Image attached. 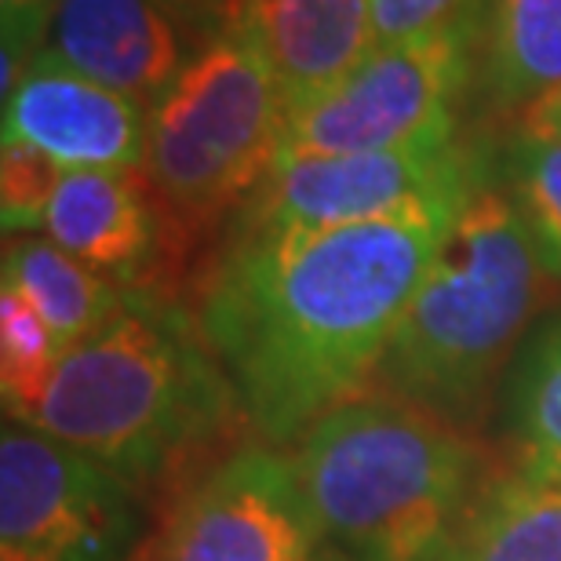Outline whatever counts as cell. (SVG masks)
I'll return each instance as SVG.
<instances>
[{"instance_id":"5","label":"cell","mask_w":561,"mask_h":561,"mask_svg":"<svg viewBox=\"0 0 561 561\" xmlns=\"http://www.w3.org/2000/svg\"><path fill=\"white\" fill-rule=\"evenodd\" d=\"M288 106L266 62L238 33L208 41L150 110L146 172L186 222H211L274 172Z\"/></svg>"},{"instance_id":"24","label":"cell","mask_w":561,"mask_h":561,"mask_svg":"<svg viewBox=\"0 0 561 561\" xmlns=\"http://www.w3.org/2000/svg\"><path fill=\"white\" fill-rule=\"evenodd\" d=\"M172 15H205V11H230L233 0H161Z\"/></svg>"},{"instance_id":"25","label":"cell","mask_w":561,"mask_h":561,"mask_svg":"<svg viewBox=\"0 0 561 561\" xmlns=\"http://www.w3.org/2000/svg\"><path fill=\"white\" fill-rule=\"evenodd\" d=\"M318 561H329V558H324V554H321V558H318Z\"/></svg>"},{"instance_id":"22","label":"cell","mask_w":561,"mask_h":561,"mask_svg":"<svg viewBox=\"0 0 561 561\" xmlns=\"http://www.w3.org/2000/svg\"><path fill=\"white\" fill-rule=\"evenodd\" d=\"M55 11V0H0V95H11L19 77L26 73L33 55L44 48L48 37V19Z\"/></svg>"},{"instance_id":"2","label":"cell","mask_w":561,"mask_h":561,"mask_svg":"<svg viewBox=\"0 0 561 561\" xmlns=\"http://www.w3.org/2000/svg\"><path fill=\"white\" fill-rule=\"evenodd\" d=\"M329 561H442L481 492L478 448L394 394H357L291 448Z\"/></svg>"},{"instance_id":"8","label":"cell","mask_w":561,"mask_h":561,"mask_svg":"<svg viewBox=\"0 0 561 561\" xmlns=\"http://www.w3.org/2000/svg\"><path fill=\"white\" fill-rule=\"evenodd\" d=\"M131 485L92 456L8 423L0 434V561H125Z\"/></svg>"},{"instance_id":"3","label":"cell","mask_w":561,"mask_h":561,"mask_svg":"<svg viewBox=\"0 0 561 561\" xmlns=\"http://www.w3.org/2000/svg\"><path fill=\"white\" fill-rule=\"evenodd\" d=\"M238 398L201 329L150 296H125L62 354L26 423L128 481H150L222 431Z\"/></svg>"},{"instance_id":"15","label":"cell","mask_w":561,"mask_h":561,"mask_svg":"<svg viewBox=\"0 0 561 561\" xmlns=\"http://www.w3.org/2000/svg\"><path fill=\"white\" fill-rule=\"evenodd\" d=\"M442 561H561V481L514 474L485 485Z\"/></svg>"},{"instance_id":"4","label":"cell","mask_w":561,"mask_h":561,"mask_svg":"<svg viewBox=\"0 0 561 561\" xmlns=\"http://www.w3.org/2000/svg\"><path fill=\"white\" fill-rule=\"evenodd\" d=\"M540 252L500 186L478 183L390 340L379 383L463 426L478 420L543 285Z\"/></svg>"},{"instance_id":"13","label":"cell","mask_w":561,"mask_h":561,"mask_svg":"<svg viewBox=\"0 0 561 561\" xmlns=\"http://www.w3.org/2000/svg\"><path fill=\"white\" fill-rule=\"evenodd\" d=\"M44 233L99 274L128 277L150 260L157 219L136 172H62Z\"/></svg>"},{"instance_id":"20","label":"cell","mask_w":561,"mask_h":561,"mask_svg":"<svg viewBox=\"0 0 561 561\" xmlns=\"http://www.w3.org/2000/svg\"><path fill=\"white\" fill-rule=\"evenodd\" d=\"M59 183L62 168L48 153L33 150L30 142L4 139L0 146V219H4L8 238L44 230Z\"/></svg>"},{"instance_id":"18","label":"cell","mask_w":561,"mask_h":561,"mask_svg":"<svg viewBox=\"0 0 561 561\" xmlns=\"http://www.w3.org/2000/svg\"><path fill=\"white\" fill-rule=\"evenodd\" d=\"M511 205L529 230L547 274L561 277V131L525 128L507 150Z\"/></svg>"},{"instance_id":"12","label":"cell","mask_w":561,"mask_h":561,"mask_svg":"<svg viewBox=\"0 0 561 561\" xmlns=\"http://www.w3.org/2000/svg\"><path fill=\"white\" fill-rule=\"evenodd\" d=\"M44 51L146 110L186 66L161 0H55Z\"/></svg>"},{"instance_id":"14","label":"cell","mask_w":561,"mask_h":561,"mask_svg":"<svg viewBox=\"0 0 561 561\" xmlns=\"http://www.w3.org/2000/svg\"><path fill=\"white\" fill-rule=\"evenodd\" d=\"M4 285H11L51 329L59 351H73L99 332L125 302L114 277L73 260L48 238H8Z\"/></svg>"},{"instance_id":"10","label":"cell","mask_w":561,"mask_h":561,"mask_svg":"<svg viewBox=\"0 0 561 561\" xmlns=\"http://www.w3.org/2000/svg\"><path fill=\"white\" fill-rule=\"evenodd\" d=\"M4 139L30 142L62 172H136L150 146V110L41 48L4 99Z\"/></svg>"},{"instance_id":"21","label":"cell","mask_w":561,"mask_h":561,"mask_svg":"<svg viewBox=\"0 0 561 561\" xmlns=\"http://www.w3.org/2000/svg\"><path fill=\"white\" fill-rule=\"evenodd\" d=\"M474 0H373L376 44L431 37L445 30H467Z\"/></svg>"},{"instance_id":"17","label":"cell","mask_w":561,"mask_h":561,"mask_svg":"<svg viewBox=\"0 0 561 561\" xmlns=\"http://www.w3.org/2000/svg\"><path fill=\"white\" fill-rule=\"evenodd\" d=\"M503 423L518 474L561 481V313L522 346L507 376Z\"/></svg>"},{"instance_id":"6","label":"cell","mask_w":561,"mask_h":561,"mask_svg":"<svg viewBox=\"0 0 561 561\" xmlns=\"http://www.w3.org/2000/svg\"><path fill=\"white\" fill-rule=\"evenodd\" d=\"M470 30L376 44L340 84L288 110L280 157L376 153L456 142L453 99L467 77Z\"/></svg>"},{"instance_id":"16","label":"cell","mask_w":561,"mask_h":561,"mask_svg":"<svg viewBox=\"0 0 561 561\" xmlns=\"http://www.w3.org/2000/svg\"><path fill=\"white\" fill-rule=\"evenodd\" d=\"M485 84L496 103L529 110L561 88V0H485Z\"/></svg>"},{"instance_id":"1","label":"cell","mask_w":561,"mask_h":561,"mask_svg":"<svg viewBox=\"0 0 561 561\" xmlns=\"http://www.w3.org/2000/svg\"><path fill=\"white\" fill-rule=\"evenodd\" d=\"M459 208L230 241L197 329L266 445H296L379 376Z\"/></svg>"},{"instance_id":"19","label":"cell","mask_w":561,"mask_h":561,"mask_svg":"<svg viewBox=\"0 0 561 561\" xmlns=\"http://www.w3.org/2000/svg\"><path fill=\"white\" fill-rule=\"evenodd\" d=\"M62 351L44 318L11 285H0V387L11 420H26L44 398Z\"/></svg>"},{"instance_id":"7","label":"cell","mask_w":561,"mask_h":561,"mask_svg":"<svg viewBox=\"0 0 561 561\" xmlns=\"http://www.w3.org/2000/svg\"><path fill=\"white\" fill-rule=\"evenodd\" d=\"M478 183V168L456 142L277 157L274 172L241 205L233 238L354 227L412 211L459 208Z\"/></svg>"},{"instance_id":"9","label":"cell","mask_w":561,"mask_h":561,"mask_svg":"<svg viewBox=\"0 0 561 561\" xmlns=\"http://www.w3.org/2000/svg\"><path fill=\"white\" fill-rule=\"evenodd\" d=\"M321 540L291 456L244 445L175 507L153 561H318Z\"/></svg>"},{"instance_id":"11","label":"cell","mask_w":561,"mask_h":561,"mask_svg":"<svg viewBox=\"0 0 561 561\" xmlns=\"http://www.w3.org/2000/svg\"><path fill=\"white\" fill-rule=\"evenodd\" d=\"M227 15L288 110L324 95L376 48L373 0H233Z\"/></svg>"},{"instance_id":"23","label":"cell","mask_w":561,"mask_h":561,"mask_svg":"<svg viewBox=\"0 0 561 561\" xmlns=\"http://www.w3.org/2000/svg\"><path fill=\"white\" fill-rule=\"evenodd\" d=\"M525 128H547V131H561V88L554 95L540 99L525 110Z\"/></svg>"}]
</instances>
